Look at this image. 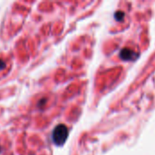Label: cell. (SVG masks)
I'll return each mask as SVG.
<instances>
[{
	"label": "cell",
	"mask_w": 155,
	"mask_h": 155,
	"mask_svg": "<svg viewBox=\"0 0 155 155\" xmlns=\"http://www.w3.org/2000/svg\"><path fill=\"white\" fill-rule=\"evenodd\" d=\"M68 137V129L65 125L64 124H59L57 125L52 134V138H53V142L54 143V144H56L57 146H61L63 145L66 139Z\"/></svg>",
	"instance_id": "obj_1"
},
{
	"label": "cell",
	"mask_w": 155,
	"mask_h": 155,
	"mask_svg": "<svg viewBox=\"0 0 155 155\" xmlns=\"http://www.w3.org/2000/svg\"><path fill=\"white\" fill-rule=\"evenodd\" d=\"M137 56H138V54H136L134 51L129 48H124L122 49L120 53V57L123 60H126V61H132L134 59H136Z\"/></svg>",
	"instance_id": "obj_2"
},
{
	"label": "cell",
	"mask_w": 155,
	"mask_h": 155,
	"mask_svg": "<svg viewBox=\"0 0 155 155\" xmlns=\"http://www.w3.org/2000/svg\"><path fill=\"white\" fill-rule=\"evenodd\" d=\"M114 17L117 21H122L124 17V13L122 12V11H119V12H116L115 15H114Z\"/></svg>",
	"instance_id": "obj_3"
},
{
	"label": "cell",
	"mask_w": 155,
	"mask_h": 155,
	"mask_svg": "<svg viewBox=\"0 0 155 155\" xmlns=\"http://www.w3.org/2000/svg\"><path fill=\"white\" fill-rule=\"evenodd\" d=\"M5 62H4L2 59H0V70L4 69V68H5Z\"/></svg>",
	"instance_id": "obj_4"
}]
</instances>
